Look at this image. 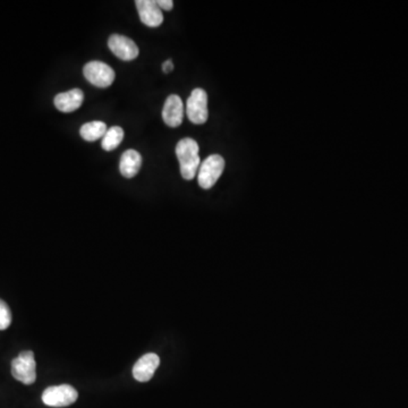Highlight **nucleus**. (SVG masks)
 Wrapping results in <instances>:
<instances>
[{"label": "nucleus", "instance_id": "9b49d317", "mask_svg": "<svg viewBox=\"0 0 408 408\" xmlns=\"http://www.w3.org/2000/svg\"><path fill=\"white\" fill-rule=\"evenodd\" d=\"M84 93L79 88H73L70 91L56 95L54 104L61 113H73L82 106Z\"/></svg>", "mask_w": 408, "mask_h": 408}, {"label": "nucleus", "instance_id": "f3484780", "mask_svg": "<svg viewBox=\"0 0 408 408\" xmlns=\"http://www.w3.org/2000/svg\"><path fill=\"white\" fill-rule=\"evenodd\" d=\"M174 70V64H173V61L171 59H168L162 65V70L165 72V73H171V70Z\"/></svg>", "mask_w": 408, "mask_h": 408}, {"label": "nucleus", "instance_id": "f257e3e1", "mask_svg": "<svg viewBox=\"0 0 408 408\" xmlns=\"http://www.w3.org/2000/svg\"><path fill=\"white\" fill-rule=\"evenodd\" d=\"M198 150V142L189 137L177 143L176 156L180 162V174L184 180H192L198 175V168L201 166Z\"/></svg>", "mask_w": 408, "mask_h": 408}, {"label": "nucleus", "instance_id": "f8f14e48", "mask_svg": "<svg viewBox=\"0 0 408 408\" xmlns=\"http://www.w3.org/2000/svg\"><path fill=\"white\" fill-rule=\"evenodd\" d=\"M142 166V156L136 150H126L123 153L120 162H119V171L125 178H133L136 176Z\"/></svg>", "mask_w": 408, "mask_h": 408}, {"label": "nucleus", "instance_id": "6e6552de", "mask_svg": "<svg viewBox=\"0 0 408 408\" xmlns=\"http://www.w3.org/2000/svg\"><path fill=\"white\" fill-rule=\"evenodd\" d=\"M140 19L149 28H158L164 22V14L157 5L156 0H136L135 1Z\"/></svg>", "mask_w": 408, "mask_h": 408}, {"label": "nucleus", "instance_id": "9d476101", "mask_svg": "<svg viewBox=\"0 0 408 408\" xmlns=\"http://www.w3.org/2000/svg\"><path fill=\"white\" fill-rule=\"evenodd\" d=\"M160 364V359L157 354H146L140 360L135 363L133 368V377L140 382H146L151 380L155 372Z\"/></svg>", "mask_w": 408, "mask_h": 408}, {"label": "nucleus", "instance_id": "ddd939ff", "mask_svg": "<svg viewBox=\"0 0 408 408\" xmlns=\"http://www.w3.org/2000/svg\"><path fill=\"white\" fill-rule=\"evenodd\" d=\"M107 131V125L104 122L95 120V122L86 123L79 130V135L88 142H95L99 139H102Z\"/></svg>", "mask_w": 408, "mask_h": 408}, {"label": "nucleus", "instance_id": "f03ea898", "mask_svg": "<svg viewBox=\"0 0 408 408\" xmlns=\"http://www.w3.org/2000/svg\"><path fill=\"white\" fill-rule=\"evenodd\" d=\"M225 169V159L220 155L207 157L198 171V183L203 189H210L218 182Z\"/></svg>", "mask_w": 408, "mask_h": 408}, {"label": "nucleus", "instance_id": "0eeeda50", "mask_svg": "<svg viewBox=\"0 0 408 408\" xmlns=\"http://www.w3.org/2000/svg\"><path fill=\"white\" fill-rule=\"evenodd\" d=\"M108 47L113 55L122 61H134L140 54L136 43L130 38L120 34H113L108 40Z\"/></svg>", "mask_w": 408, "mask_h": 408}, {"label": "nucleus", "instance_id": "2eb2a0df", "mask_svg": "<svg viewBox=\"0 0 408 408\" xmlns=\"http://www.w3.org/2000/svg\"><path fill=\"white\" fill-rule=\"evenodd\" d=\"M12 323V312L8 305L0 299V330H6Z\"/></svg>", "mask_w": 408, "mask_h": 408}, {"label": "nucleus", "instance_id": "dca6fc26", "mask_svg": "<svg viewBox=\"0 0 408 408\" xmlns=\"http://www.w3.org/2000/svg\"><path fill=\"white\" fill-rule=\"evenodd\" d=\"M157 5H158L160 10H171L174 8V1L173 0H158Z\"/></svg>", "mask_w": 408, "mask_h": 408}, {"label": "nucleus", "instance_id": "7ed1b4c3", "mask_svg": "<svg viewBox=\"0 0 408 408\" xmlns=\"http://www.w3.org/2000/svg\"><path fill=\"white\" fill-rule=\"evenodd\" d=\"M37 363L33 352L25 350L12 362V375L22 384H32L37 380Z\"/></svg>", "mask_w": 408, "mask_h": 408}, {"label": "nucleus", "instance_id": "20e7f679", "mask_svg": "<svg viewBox=\"0 0 408 408\" xmlns=\"http://www.w3.org/2000/svg\"><path fill=\"white\" fill-rule=\"evenodd\" d=\"M186 116L195 125H202L209 118L207 95L203 88H194L186 102Z\"/></svg>", "mask_w": 408, "mask_h": 408}, {"label": "nucleus", "instance_id": "1a4fd4ad", "mask_svg": "<svg viewBox=\"0 0 408 408\" xmlns=\"http://www.w3.org/2000/svg\"><path fill=\"white\" fill-rule=\"evenodd\" d=\"M162 119L169 127H178L184 119V104L180 95H171L167 97L162 109Z\"/></svg>", "mask_w": 408, "mask_h": 408}, {"label": "nucleus", "instance_id": "4468645a", "mask_svg": "<svg viewBox=\"0 0 408 408\" xmlns=\"http://www.w3.org/2000/svg\"><path fill=\"white\" fill-rule=\"evenodd\" d=\"M123 139H124V130L119 126H113L102 137L101 146L104 151H113L122 143Z\"/></svg>", "mask_w": 408, "mask_h": 408}, {"label": "nucleus", "instance_id": "39448f33", "mask_svg": "<svg viewBox=\"0 0 408 408\" xmlns=\"http://www.w3.org/2000/svg\"><path fill=\"white\" fill-rule=\"evenodd\" d=\"M79 393L77 389L68 386H54L47 388L42 393V402L50 407H66L77 402Z\"/></svg>", "mask_w": 408, "mask_h": 408}, {"label": "nucleus", "instance_id": "423d86ee", "mask_svg": "<svg viewBox=\"0 0 408 408\" xmlns=\"http://www.w3.org/2000/svg\"><path fill=\"white\" fill-rule=\"evenodd\" d=\"M83 74L88 82L97 88H108L115 81V72L109 65L102 61H90L83 68Z\"/></svg>", "mask_w": 408, "mask_h": 408}]
</instances>
